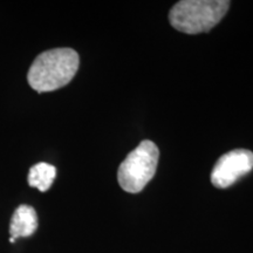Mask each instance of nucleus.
Segmentation results:
<instances>
[{
	"instance_id": "f257e3e1",
	"label": "nucleus",
	"mask_w": 253,
	"mask_h": 253,
	"mask_svg": "<svg viewBox=\"0 0 253 253\" xmlns=\"http://www.w3.org/2000/svg\"><path fill=\"white\" fill-rule=\"evenodd\" d=\"M80 59L72 48H55L38 55L27 74L30 86L38 93L65 87L77 74Z\"/></svg>"
},
{
	"instance_id": "f03ea898",
	"label": "nucleus",
	"mask_w": 253,
	"mask_h": 253,
	"mask_svg": "<svg viewBox=\"0 0 253 253\" xmlns=\"http://www.w3.org/2000/svg\"><path fill=\"white\" fill-rule=\"evenodd\" d=\"M229 7L227 0H182L171 8L169 20L183 33H204L219 23Z\"/></svg>"
},
{
	"instance_id": "7ed1b4c3",
	"label": "nucleus",
	"mask_w": 253,
	"mask_h": 253,
	"mask_svg": "<svg viewBox=\"0 0 253 253\" xmlns=\"http://www.w3.org/2000/svg\"><path fill=\"white\" fill-rule=\"evenodd\" d=\"M160 151L151 141H142L119 168L120 186L129 194H138L155 176Z\"/></svg>"
},
{
	"instance_id": "20e7f679",
	"label": "nucleus",
	"mask_w": 253,
	"mask_h": 253,
	"mask_svg": "<svg viewBox=\"0 0 253 253\" xmlns=\"http://www.w3.org/2000/svg\"><path fill=\"white\" fill-rule=\"evenodd\" d=\"M253 169V153L248 149H236L224 154L217 161L211 182L216 188L225 189L242 178Z\"/></svg>"
},
{
	"instance_id": "39448f33",
	"label": "nucleus",
	"mask_w": 253,
	"mask_h": 253,
	"mask_svg": "<svg viewBox=\"0 0 253 253\" xmlns=\"http://www.w3.org/2000/svg\"><path fill=\"white\" fill-rule=\"evenodd\" d=\"M38 229V214L31 205L23 204L15 209L9 224V235L12 238L30 237Z\"/></svg>"
},
{
	"instance_id": "423d86ee",
	"label": "nucleus",
	"mask_w": 253,
	"mask_h": 253,
	"mask_svg": "<svg viewBox=\"0 0 253 253\" xmlns=\"http://www.w3.org/2000/svg\"><path fill=\"white\" fill-rule=\"evenodd\" d=\"M56 177V169L52 164L41 162L33 166L28 172L27 181L32 188H36L41 192H46Z\"/></svg>"
},
{
	"instance_id": "0eeeda50",
	"label": "nucleus",
	"mask_w": 253,
	"mask_h": 253,
	"mask_svg": "<svg viewBox=\"0 0 253 253\" xmlns=\"http://www.w3.org/2000/svg\"><path fill=\"white\" fill-rule=\"evenodd\" d=\"M9 242H11L12 244H13V243L15 242V239H14V238H12V237H11V238H9Z\"/></svg>"
}]
</instances>
